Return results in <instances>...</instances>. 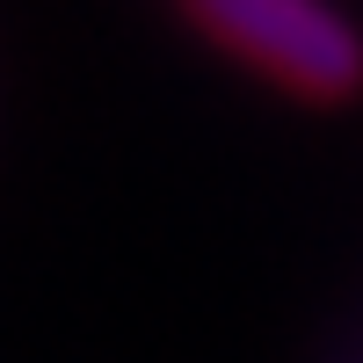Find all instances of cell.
Masks as SVG:
<instances>
[{
	"label": "cell",
	"mask_w": 363,
	"mask_h": 363,
	"mask_svg": "<svg viewBox=\"0 0 363 363\" xmlns=\"http://www.w3.org/2000/svg\"><path fill=\"white\" fill-rule=\"evenodd\" d=\"M218 51L306 102L363 95V37L335 0H182Z\"/></svg>",
	"instance_id": "cell-1"
}]
</instances>
